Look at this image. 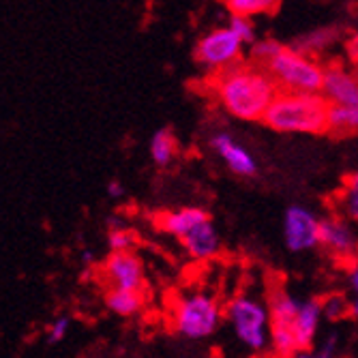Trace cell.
Returning <instances> with one entry per match:
<instances>
[{
  "label": "cell",
  "instance_id": "7a4b0ae2",
  "mask_svg": "<svg viewBox=\"0 0 358 358\" xmlns=\"http://www.w3.org/2000/svg\"><path fill=\"white\" fill-rule=\"evenodd\" d=\"M331 103L322 92L281 90L264 114V124L277 134L322 136L329 134Z\"/></svg>",
  "mask_w": 358,
  "mask_h": 358
},
{
  "label": "cell",
  "instance_id": "d4e9b609",
  "mask_svg": "<svg viewBox=\"0 0 358 358\" xmlns=\"http://www.w3.org/2000/svg\"><path fill=\"white\" fill-rule=\"evenodd\" d=\"M227 26H230L236 35L245 41V45H251L257 39L255 26L251 22L249 15H241V13H230V20H227Z\"/></svg>",
  "mask_w": 358,
  "mask_h": 358
},
{
  "label": "cell",
  "instance_id": "8992f818",
  "mask_svg": "<svg viewBox=\"0 0 358 358\" xmlns=\"http://www.w3.org/2000/svg\"><path fill=\"white\" fill-rule=\"evenodd\" d=\"M303 301L285 289H275L268 299L271 309V352L275 356H299L296 317Z\"/></svg>",
  "mask_w": 358,
  "mask_h": 358
},
{
  "label": "cell",
  "instance_id": "d6986e66",
  "mask_svg": "<svg viewBox=\"0 0 358 358\" xmlns=\"http://www.w3.org/2000/svg\"><path fill=\"white\" fill-rule=\"evenodd\" d=\"M329 134L335 138H348L358 134V106H331Z\"/></svg>",
  "mask_w": 358,
  "mask_h": 358
},
{
  "label": "cell",
  "instance_id": "ba28073f",
  "mask_svg": "<svg viewBox=\"0 0 358 358\" xmlns=\"http://www.w3.org/2000/svg\"><path fill=\"white\" fill-rule=\"evenodd\" d=\"M320 247L337 262L354 264L358 259V223L345 215L320 219Z\"/></svg>",
  "mask_w": 358,
  "mask_h": 358
},
{
  "label": "cell",
  "instance_id": "cb8c5ba5",
  "mask_svg": "<svg viewBox=\"0 0 358 358\" xmlns=\"http://www.w3.org/2000/svg\"><path fill=\"white\" fill-rule=\"evenodd\" d=\"M136 245H138V234L134 230H129V225L108 232V247H110V251H134Z\"/></svg>",
  "mask_w": 358,
  "mask_h": 358
},
{
  "label": "cell",
  "instance_id": "5b68a950",
  "mask_svg": "<svg viewBox=\"0 0 358 358\" xmlns=\"http://www.w3.org/2000/svg\"><path fill=\"white\" fill-rule=\"evenodd\" d=\"M266 69L281 90L292 92H320L327 71V67H322L313 56H307L292 45H283V50L266 64Z\"/></svg>",
  "mask_w": 358,
  "mask_h": 358
},
{
  "label": "cell",
  "instance_id": "4fadbf2b",
  "mask_svg": "<svg viewBox=\"0 0 358 358\" xmlns=\"http://www.w3.org/2000/svg\"><path fill=\"white\" fill-rule=\"evenodd\" d=\"M180 243H182V249L187 251V255L198 259V262L215 259L221 251V236L217 232L215 223L210 221V217L195 225L191 232H187L180 238Z\"/></svg>",
  "mask_w": 358,
  "mask_h": 358
},
{
  "label": "cell",
  "instance_id": "e0dca14e",
  "mask_svg": "<svg viewBox=\"0 0 358 358\" xmlns=\"http://www.w3.org/2000/svg\"><path fill=\"white\" fill-rule=\"evenodd\" d=\"M106 307L120 317H131L140 313L144 307V292L127 289V287H110L106 294Z\"/></svg>",
  "mask_w": 358,
  "mask_h": 358
},
{
  "label": "cell",
  "instance_id": "83f0119b",
  "mask_svg": "<svg viewBox=\"0 0 358 358\" xmlns=\"http://www.w3.org/2000/svg\"><path fill=\"white\" fill-rule=\"evenodd\" d=\"M106 191H108V195H110L112 200H118V198H122V195H124V185L120 180H110Z\"/></svg>",
  "mask_w": 358,
  "mask_h": 358
},
{
  "label": "cell",
  "instance_id": "52a82bcc",
  "mask_svg": "<svg viewBox=\"0 0 358 358\" xmlns=\"http://www.w3.org/2000/svg\"><path fill=\"white\" fill-rule=\"evenodd\" d=\"M243 50H245V41L230 26H221V28H213L210 32H206V35L195 43L193 56L200 67H204L206 71L219 73L227 67H232V64L241 62Z\"/></svg>",
  "mask_w": 358,
  "mask_h": 358
},
{
  "label": "cell",
  "instance_id": "9a60e30c",
  "mask_svg": "<svg viewBox=\"0 0 358 358\" xmlns=\"http://www.w3.org/2000/svg\"><path fill=\"white\" fill-rule=\"evenodd\" d=\"M204 219H208V213L200 206H185V208H176V210H166L164 215H159L157 219V227L164 234H170L174 238H182L187 232H191L195 225L202 223Z\"/></svg>",
  "mask_w": 358,
  "mask_h": 358
},
{
  "label": "cell",
  "instance_id": "277c9868",
  "mask_svg": "<svg viewBox=\"0 0 358 358\" xmlns=\"http://www.w3.org/2000/svg\"><path fill=\"white\" fill-rule=\"evenodd\" d=\"M225 320L236 339L253 354L271 348V309L253 296H236L225 307Z\"/></svg>",
  "mask_w": 358,
  "mask_h": 358
},
{
  "label": "cell",
  "instance_id": "7c38bea8",
  "mask_svg": "<svg viewBox=\"0 0 358 358\" xmlns=\"http://www.w3.org/2000/svg\"><path fill=\"white\" fill-rule=\"evenodd\" d=\"M331 106H358V76L343 64H329L324 71L322 90Z\"/></svg>",
  "mask_w": 358,
  "mask_h": 358
},
{
  "label": "cell",
  "instance_id": "ac0fdd59",
  "mask_svg": "<svg viewBox=\"0 0 358 358\" xmlns=\"http://www.w3.org/2000/svg\"><path fill=\"white\" fill-rule=\"evenodd\" d=\"M176 150H178V144H176L172 129H168V127L157 129L150 138V144H148V152H150L152 164L157 168H168L176 157Z\"/></svg>",
  "mask_w": 358,
  "mask_h": 358
},
{
  "label": "cell",
  "instance_id": "6da1fadb",
  "mask_svg": "<svg viewBox=\"0 0 358 358\" xmlns=\"http://www.w3.org/2000/svg\"><path fill=\"white\" fill-rule=\"evenodd\" d=\"M213 90L219 106L232 118L245 122H262L281 92L271 71L257 62H236L215 73Z\"/></svg>",
  "mask_w": 358,
  "mask_h": 358
},
{
  "label": "cell",
  "instance_id": "3957f363",
  "mask_svg": "<svg viewBox=\"0 0 358 358\" xmlns=\"http://www.w3.org/2000/svg\"><path fill=\"white\" fill-rule=\"evenodd\" d=\"M223 315L225 311L221 309L219 301L208 292L198 289L182 294L176 301L172 309V324L180 337L189 341H202L219 331Z\"/></svg>",
  "mask_w": 358,
  "mask_h": 358
},
{
  "label": "cell",
  "instance_id": "836d02e7",
  "mask_svg": "<svg viewBox=\"0 0 358 358\" xmlns=\"http://www.w3.org/2000/svg\"><path fill=\"white\" fill-rule=\"evenodd\" d=\"M356 76H358V64H356Z\"/></svg>",
  "mask_w": 358,
  "mask_h": 358
},
{
  "label": "cell",
  "instance_id": "603a6c76",
  "mask_svg": "<svg viewBox=\"0 0 358 358\" xmlns=\"http://www.w3.org/2000/svg\"><path fill=\"white\" fill-rule=\"evenodd\" d=\"M322 311L329 322H339L350 315V301L343 294H329L322 299Z\"/></svg>",
  "mask_w": 358,
  "mask_h": 358
},
{
  "label": "cell",
  "instance_id": "f1b7e54d",
  "mask_svg": "<svg viewBox=\"0 0 358 358\" xmlns=\"http://www.w3.org/2000/svg\"><path fill=\"white\" fill-rule=\"evenodd\" d=\"M345 52L354 64H358V35H352L345 43Z\"/></svg>",
  "mask_w": 358,
  "mask_h": 358
},
{
  "label": "cell",
  "instance_id": "30bf717a",
  "mask_svg": "<svg viewBox=\"0 0 358 358\" xmlns=\"http://www.w3.org/2000/svg\"><path fill=\"white\" fill-rule=\"evenodd\" d=\"M103 277L110 287L142 289L146 285L142 257L134 251H112L103 264Z\"/></svg>",
  "mask_w": 358,
  "mask_h": 358
},
{
  "label": "cell",
  "instance_id": "4316f807",
  "mask_svg": "<svg viewBox=\"0 0 358 358\" xmlns=\"http://www.w3.org/2000/svg\"><path fill=\"white\" fill-rule=\"evenodd\" d=\"M339 354V333H329L317 345V350H311L309 356H317V358H333Z\"/></svg>",
  "mask_w": 358,
  "mask_h": 358
},
{
  "label": "cell",
  "instance_id": "f546056e",
  "mask_svg": "<svg viewBox=\"0 0 358 358\" xmlns=\"http://www.w3.org/2000/svg\"><path fill=\"white\" fill-rule=\"evenodd\" d=\"M348 283H350V289L354 292V294H358V264L354 262L350 273H348Z\"/></svg>",
  "mask_w": 358,
  "mask_h": 358
},
{
  "label": "cell",
  "instance_id": "7402d4cb",
  "mask_svg": "<svg viewBox=\"0 0 358 358\" xmlns=\"http://www.w3.org/2000/svg\"><path fill=\"white\" fill-rule=\"evenodd\" d=\"M283 50V43L275 41V39H255L251 45H249V56H251V62H257V64H266Z\"/></svg>",
  "mask_w": 358,
  "mask_h": 358
},
{
  "label": "cell",
  "instance_id": "ffe728a7",
  "mask_svg": "<svg viewBox=\"0 0 358 358\" xmlns=\"http://www.w3.org/2000/svg\"><path fill=\"white\" fill-rule=\"evenodd\" d=\"M339 210L341 215L358 223V170L352 172L343 182V189L339 193Z\"/></svg>",
  "mask_w": 358,
  "mask_h": 358
},
{
  "label": "cell",
  "instance_id": "44dd1931",
  "mask_svg": "<svg viewBox=\"0 0 358 358\" xmlns=\"http://www.w3.org/2000/svg\"><path fill=\"white\" fill-rule=\"evenodd\" d=\"M279 0H223L230 13H241V15H259V13H271L277 9Z\"/></svg>",
  "mask_w": 358,
  "mask_h": 358
},
{
  "label": "cell",
  "instance_id": "1f68e13d",
  "mask_svg": "<svg viewBox=\"0 0 358 358\" xmlns=\"http://www.w3.org/2000/svg\"><path fill=\"white\" fill-rule=\"evenodd\" d=\"M94 259H96V257H94V253H92L90 249H84V251H82V264H84V266H92V264H94Z\"/></svg>",
  "mask_w": 358,
  "mask_h": 358
},
{
  "label": "cell",
  "instance_id": "d6a6232c",
  "mask_svg": "<svg viewBox=\"0 0 358 358\" xmlns=\"http://www.w3.org/2000/svg\"><path fill=\"white\" fill-rule=\"evenodd\" d=\"M350 315L358 320V294H354V301H350Z\"/></svg>",
  "mask_w": 358,
  "mask_h": 358
},
{
  "label": "cell",
  "instance_id": "5bb4252c",
  "mask_svg": "<svg viewBox=\"0 0 358 358\" xmlns=\"http://www.w3.org/2000/svg\"><path fill=\"white\" fill-rule=\"evenodd\" d=\"M324 317L322 311V299H307L301 305L299 317H296V343H299V356H309L311 348L315 345L320 322Z\"/></svg>",
  "mask_w": 358,
  "mask_h": 358
},
{
  "label": "cell",
  "instance_id": "8fae6325",
  "mask_svg": "<svg viewBox=\"0 0 358 358\" xmlns=\"http://www.w3.org/2000/svg\"><path fill=\"white\" fill-rule=\"evenodd\" d=\"M210 148L225 164V168L241 178H251L257 174L259 166L257 159L230 134V131H217L210 136Z\"/></svg>",
  "mask_w": 358,
  "mask_h": 358
},
{
  "label": "cell",
  "instance_id": "9c48e42d",
  "mask_svg": "<svg viewBox=\"0 0 358 358\" xmlns=\"http://www.w3.org/2000/svg\"><path fill=\"white\" fill-rule=\"evenodd\" d=\"M283 241L287 251L305 253L320 247V219L307 206L294 204L283 213Z\"/></svg>",
  "mask_w": 358,
  "mask_h": 358
},
{
  "label": "cell",
  "instance_id": "2e32d148",
  "mask_svg": "<svg viewBox=\"0 0 358 358\" xmlns=\"http://www.w3.org/2000/svg\"><path fill=\"white\" fill-rule=\"evenodd\" d=\"M341 37V30L337 26H322V28H313L305 35H301L296 41H292L289 45L307 54V56H317L322 52H327L329 48H333Z\"/></svg>",
  "mask_w": 358,
  "mask_h": 358
},
{
  "label": "cell",
  "instance_id": "4dcf8cb0",
  "mask_svg": "<svg viewBox=\"0 0 358 358\" xmlns=\"http://www.w3.org/2000/svg\"><path fill=\"white\" fill-rule=\"evenodd\" d=\"M106 225L110 227V230H118V227H127V221H124V217H120V215H110V217L106 219Z\"/></svg>",
  "mask_w": 358,
  "mask_h": 358
},
{
  "label": "cell",
  "instance_id": "484cf974",
  "mask_svg": "<svg viewBox=\"0 0 358 358\" xmlns=\"http://www.w3.org/2000/svg\"><path fill=\"white\" fill-rule=\"evenodd\" d=\"M69 327H71V320H69L67 315H60V317H56V320L50 324V329H48V343H50V345H56V343H60L64 337H67V333H69Z\"/></svg>",
  "mask_w": 358,
  "mask_h": 358
}]
</instances>
